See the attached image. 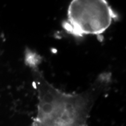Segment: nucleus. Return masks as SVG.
Masks as SVG:
<instances>
[{
	"label": "nucleus",
	"instance_id": "1",
	"mask_svg": "<svg viewBox=\"0 0 126 126\" xmlns=\"http://www.w3.org/2000/svg\"><path fill=\"white\" fill-rule=\"evenodd\" d=\"M25 60L32 72L37 94V113L31 126H87L94 100L110 83V74H102L84 92L69 94L47 81L40 68L42 59L38 54L27 49Z\"/></svg>",
	"mask_w": 126,
	"mask_h": 126
},
{
	"label": "nucleus",
	"instance_id": "2",
	"mask_svg": "<svg viewBox=\"0 0 126 126\" xmlns=\"http://www.w3.org/2000/svg\"><path fill=\"white\" fill-rule=\"evenodd\" d=\"M119 16L106 0H73L63 28L74 37L100 36Z\"/></svg>",
	"mask_w": 126,
	"mask_h": 126
}]
</instances>
